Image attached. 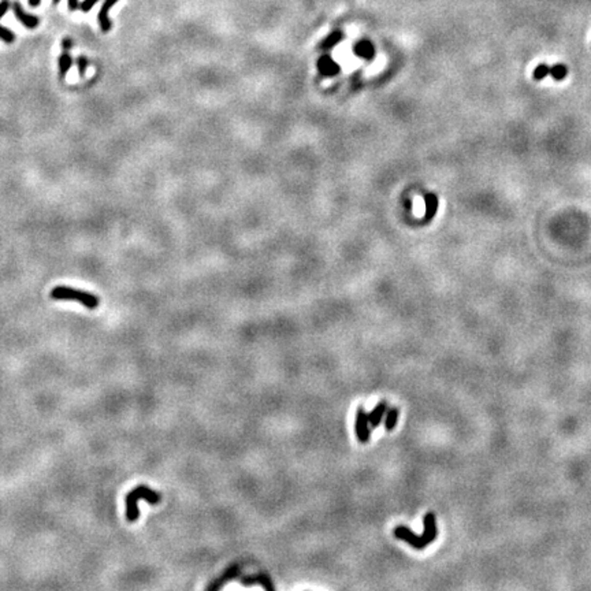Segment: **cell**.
<instances>
[{"instance_id":"obj_1","label":"cell","mask_w":591,"mask_h":591,"mask_svg":"<svg viewBox=\"0 0 591 591\" xmlns=\"http://www.w3.org/2000/svg\"><path fill=\"white\" fill-rule=\"evenodd\" d=\"M423 524H425V530H423V534H422V535L413 534L405 525H397V527L394 528L393 534H394L396 538L401 539V541H405L406 544H409L413 549H416V550H423L426 546H428L430 544H432V542L435 541L437 534H438L434 512H427V513H426L425 519H423Z\"/></svg>"},{"instance_id":"obj_2","label":"cell","mask_w":591,"mask_h":591,"mask_svg":"<svg viewBox=\"0 0 591 591\" xmlns=\"http://www.w3.org/2000/svg\"><path fill=\"white\" fill-rule=\"evenodd\" d=\"M139 499H145V501H148L151 505H156L159 504L162 497H160L159 493L155 492L152 489H149L148 486H139V487L133 489V490L126 496L127 521H132V523H133V521H136V520L139 519L140 511L139 506H137Z\"/></svg>"},{"instance_id":"obj_3","label":"cell","mask_w":591,"mask_h":591,"mask_svg":"<svg viewBox=\"0 0 591 591\" xmlns=\"http://www.w3.org/2000/svg\"><path fill=\"white\" fill-rule=\"evenodd\" d=\"M51 299L67 300V301H78L88 309H96L100 304V299L93 293L84 292L67 286H56L51 290Z\"/></svg>"},{"instance_id":"obj_4","label":"cell","mask_w":591,"mask_h":591,"mask_svg":"<svg viewBox=\"0 0 591 591\" xmlns=\"http://www.w3.org/2000/svg\"><path fill=\"white\" fill-rule=\"evenodd\" d=\"M368 426H370L368 413H365V411L363 408H359V409H357V413H356V426H355V430H356V437H357L359 442H361V444H367V442L370 441V437H371V427H368Z\"/></svg>"},{"instance_id":"obj_5","label":"cell","mask_w":591,"mask_h":591,"mask_svg":"<svg viewBox=\"0 0 591 591\" xmlns=\"http://www.w3.org/2000/svg\"><path fill=\"white\" fill-rule=\"evenodd\" d=\"M11 8H13L17 20L20 21L21 24L25 27H27V29H36V27L39 26L40 18L36 17V15H32V14H27L26 11L24 10V7L21 6L20 1H17V0L13 1V3H11Z\"/></svg>"},{"instance_id":"obj_6","label":"cell","mask_w":591,"mask_h":591,"mask_svg":"<svg viewBox=\"0 0 591 591\" xmlns=\"http://www.w3.org/2000/svg\"><path fill=\"white\" fill-rule=\"evenodd\" d=\"M238 576H239V565L232 564L230 567H227L226 571L222 573V576H219L218 579H215L211 585L207 586V590L208 591L219 590V589H222L223 586L226 585L227 582H230V580H233V579L238 578Z\"/></svg>"},{"instance_id":"obj_7","label":"cell","mask_w":591,"mask_h":591,"mask_svg":"<svg viewBox=\"0 0 591 591\" xmlns=\"http://www.w3.org/2000/svg\"><path fill=\"white\" fill-rule=\"evenodd\" d=\"M241 583L244 586H255L260 585L263 589H266L268 591H275V586H274L271 578L267 573H256V575H249V576H241Z\"/></svg>"},{"instance_id":"obj_8","label":"cell","mask_w":591,"mask_h":591,"mask_svg":"<svg viewBox=\"0 0 591 591\" xmlns=\"http://www.w3.org/2000/svg\"><path fill=\"white\" fill-rule=\"evenodd\" d=\"M117 3H118V0H104V3H103V6H101L99 14H97L99 26L104 33L110 32V30L113 29V21L110 20L108 13H110V10H111Z\"/></svg>"},{"instance_id":"obj_9","label":"cell","mask_w":591,"mask_h":591,"mask_svg":"<svg viewBox=\"0 0 591 591\" xmlns=\"http://www.w3.org/2000/svg\"><path fill=\"white\" fill-rule=\"evenodd\" d=\"M386 405H387V404H386V401H380L378 405L372 409V412L368 413V422H370V425H371L372 430H374V428H377V427L380 425V422H382L383 415H385V412H386V408H387Z\"/></svg>"},{"instance_id":"obj_10","label":"cell","mask_w":591,"mask_h":591,"mask_svg":"<svg viewBox=\"0 0 591 591\" xmlns=\"http://www.w3.org/2000/svg\"><path fill=\"white\" fill-rule=\"evenodd\" d=\"M71 63H73V59H71L69 51H63L62 55L59 56V74L62 78L66 77L67 71H69L70 67H71Z\"/></svg>"},{"instance_id":"obj_11","label":"cell","mask_w":591,"mask_h":591,"mask_svg":"<svg viewBox=\"0 0 591 591\" xmlns=\"http://www.w3.org/2000/svg\"><path fill=\"white\" fill-rule=\"evenodd\" d=\"M550 75L554 81H563L568 75V67L564 63H556L550 67Z\"/></svg>"},{"instance_id":"obj_12","label":"cell","mask_w":591,"mask_h":591,"mask_svg":"<svg viewBox=\"0 0 591 591\" xmlns=\"http://www.w3.org/2000/svg\"><path fill=\"white\" fill-rule=\"evenodd\" d=\"M399 415L400 412L397 408L389 409L385 419V428L387 431H393V430H394V427L397 426V422H399Z\"/></svg>"},{"instance_id":"obj_13","label":"cell","mask_w":591,"mask_h":591,"mask_svg":"<svg viewBox=\"0 0 591 591\" xmlns=\"http://www.w3.org/2000/svg\"><path fill=\"white\" fill-rule=\"evenodd\" d=\"M547 74H550V67L546 63H539L538 66L534 69L532 71V78L535 81H542L545 77H547Z\"/></svg>"},{"instance_id":"obj_14","label":"cell","mask_w":591,"mask_h":591,"mask_svg":"<svg viewBox=\"0 0 591 591\" xmlns=\"http://www.w3.org/2000/svg\"><path fill=\"white\" fill-rule=\"evenodd\" d=\"M426 197H427L426 199V201H427V218H431V216H434V213H437L438 200L435 197V194H427Z\"/></svg>"},{"instance_id":"obj_15","label":"cell","mask_w":591,"mask_h":591,"mask_svg":"<svg viewBox=\"0 0 591 591\" xmlns=\"http://www.w3.org/2000/svg\"><path fill=\"white\" fill-rule=\"evenodd\" d=\"M0 40L4 41L7 44H13L14 41H15V34H14V32H11L10 29H7V27L0 25Z\"/></svg>"},{"instance_id":"obj_16","label":"cell","mask_w":591,"mask_h":591,"mask_svg":"<svg viewBox=\"0 0 591 591\" xmlns=\"http://www.w3.org/2000/svg\"><path fill=\"white\" fill-rule=\"evenodd\" d=\"M77 67H78V73H80L81 77L85 75V71L88 69V59L84 55H81V56L77 58Z\"/></svg>"},{"instance_id":"obj_17","label":"cell","mask_w":591,"mask_h":591,"mask_svg":"<svg viewBox=\"0 0 591 591\" xmlns=\"http://www.w3.org/2000/svg\"><path fill=\"white\" fill-rule=\"evenodd\" d=\"M99 0H84L82 3H81L80 8L82 10V13H89L91 10H92V7L97 3Z\"/></svg>"},{"instance_id":"obj_18","label":"cell","mask_w":591,"mask_h":591,"mask_svg":"<svg viewBox=\"0 0 591 591\" xmlns=\"http://www.w3.org/2000/svg\"><path fill=\"white\" fill-rule=\"evenodd\" d=\"M11 7V1L10 0H0V20L6 15V13L10 10Z\"/></svg>"},{"instance_id":"obj_19","label":"cell","mask_w":591,"mask_h":591,"mask_svg":"<svg viewBox=\"0 0 591 591\" xmlns=\"http://www.w3.org/2000/svg\"><path fill=\"white\" fill-rule=\"evenodd\" d=\"M67 6H69L70 11H75V10L80 8L81 3L80 0H67Z\"/></svg>"},{"instance_id":"obj_20","label":"cell","mask_w":591,"mask_h":591,"mask_svg":"<svg viewBox=\"0 0 591 591\" xmlns=\"http://www.w3.org/2000/svg\"><path fill=\"white\" fill-rule=\"evenodd\" d=\"M71 47H73L71 39H63V41H62V48H63V51H69Z\"/></svg>"},{"instance_id":"obj_21","label":"cell","mask_w":591,"mask_h":591,"mask_svg":"<svg viewBox=\"0 0 591 591\" xmlns=\"http://www.w3.org/2000/svg\"><path fill=\"white\" fill-rule=\"evenodd\" d=\"M27 3H29V6L30 7H39L40 6L41 0H27Z\"/></svg>"},{"instance_id":"obj_22","label":"cell","mask_w":591,"mask_h":591,"mask_svg":"<svg viewBox=\"0 0 591 591\" xmlns=\"http://www.w3.org/2000/svg\"><path fill=\"white\" fill-rule=\"evenodd\" d=\"M59 1H60V0H52V3H53V4H58V3H59Z\"/></svg>"}]
</instances>
